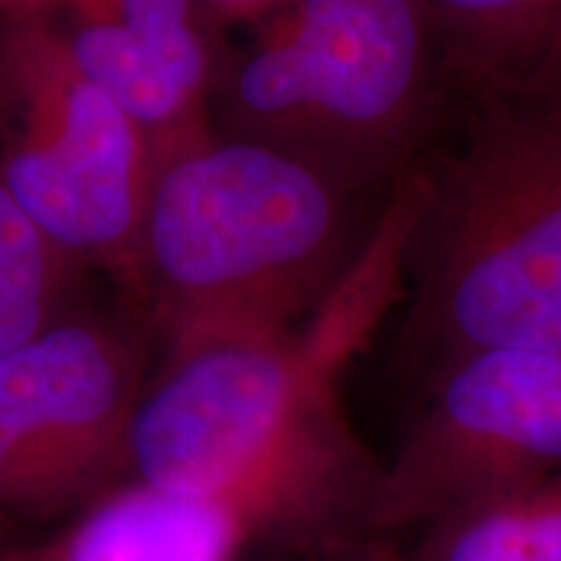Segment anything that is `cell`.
<instances>
[{"label":"cell","instance_id":"cell-1","mask_svg":"<svg viewBox=\"0 0 561 561\" xmlns=\"http://www.w3.org/2000/svg\"><path fill=\"white\" fill-rule=\"evenodd\" d=\"M453 104L460 136L409 178L405 331L437 369L491 348L561 354V89Z\"/></svg>","mask_w":561,"mask_h":561},{"label":"cell","instance_id":"cell-2","mask_svg":"<svg viewBox=\"0 0 561 561\" xmlns=\"http://www.w3.org/2000/svg\"><path fill=\"white\" fill-rule=\"evenodd\" d=\"M359 333L328 312L312 333H227L172 346L140 392L128 445L140 481L210 496L257 525L312 517L341 496L371 500L333 409V371Z\"/></svg>","mask_w":561,"mask_h":561},{"label":"cell","instance_id":"cell-3","mask_svg":"<svg viewBox=\"0 0 561 561\" xmlns=\"http://www.w3.org/2000/svg\"><path fill=\"white\" fill-rule=\"evenodd\" d=\"M356 203L289 153L214 130L159 167L133 273L172 346L291 331L362 255Z\"/></svg>","mask_w":561,"mask_h":561},{"label":"cell","instance_id":"cell-4","mask_svg":"<svg viewBox=\"0 0 561 561\" xmlns=\"http://www.w3.org/2000/svg\"><path fill=\"white\" fill-rule=\"evenodd\" d=\"M210 102L224 136L364 201L416 170L453 94L419 0H297L271 37L216 68Z\"/></svg>","mask_w":561,"mask_h":561},{"label":"cell","instance_id":"cell-5","mask_svg":"<svg viewBox=\"0 0 561 561\" xmlns=\"http://www.w3.org/2000/svg\"><path fill=\"white\" fill-rule=\"evenodd\" d=\"M159 164L149 140L70 58L60 24L0 32V178L76 263L136 271Z\"/></svg>","mask_w":561,"mask_h":561},{"label":"cell","instance_id":"cell-6","mask_svg":"<svg viewBox=\"0 0 561 561\" xmlns=\"http://www.w3.org/2000/svg\"><path fill=\"white\" fill-rule=\"evenodd\" d=\"M561 473V354L491 348L437 369L369 517L432 525Z\"/></svg>","mask_w":561,"mask_h":561},{"label":"cell","instance_id":"cell-7","mask_svg":"<svg viewBox=\"0 0 561 561\" xmlns=\"http://www.w3.org/2000/svg\"><path fill=\"white\" fill-rule=\"evenodd\" d=\"M138 371L121 335L62 318L0 356V507L45 510L125 453Z\"/></svg>","mask_w":561,"mask_h":561},{"label":"cell","instance_id":"cell-8","mask_svg":"<svg viewBox=\"0 0 561 561\" xmlns=\"http://www.w3.org/2000/svg\"><path fill=\"white\" fill-rule=\"evenodd\" d=\"M453 102L561 89V0H419Z\"/></svg>","mask_w":561,"mask_h":561},{"label":"cell","instance_id":"cell-9","mask_svg":"<svg viewBox=\"0 0 561 561\" xmlns=\"http://www.w3.org/2000/svg\"><path fill=\"white\" fill-rule=\"evenodd\" d=\"M250 533L227 502L138 481L91 507L34 561H231Z\"/></svg>","mask_w":561,"mask_h":561},{"label":"cell","instance_id":"cell-10","mask_svg":"<svg viewBox=\"0 0 561 561\" xmlns=\"http://www.w3.org/2000/svg\"><path fill=\"white\" fill-rule=\"evenodd\" d=\"M73 263L19 206L0 178V356L62 320Z\"/></svg>","mask_w":561,"mask_h":561},{"label":"cell","instance_id":"cell-11","mask_svg":"<svg viewBox=\"0 0 561 561\" xmlns=\"http://www.w3.org/2000/svg\"><path fill=\"white\" fill-rule=\"evenodd\" d=\"M426 561H561V473L437 525Z\"/></svg>","mask_w":561,"mask_h":561},{"label":"cell","instance_id":"cell-12","mask_svg":"<svg viewBox=\"0 0 561 561\" xmlns=\"http://www.w3.org/2000/svg\"><path fill=\"white\" fill-rule=\"evenodd\" d=\"M70 16L123 26L193 89L214 94L216 60L201 30L195 0H66Z\"/></svg>","mask_w":561,"mask_h":561},{"label":"cell","instance_id":"cell-13","mask_svg":"<svg viewBox=\"0 0 561 561\" xmlns=\"http://www.w3.org/2000/svg\"><path fill=\"white\" fill-rule=\"evenodd\" d=\"M210 3L221 5V9L227 11H255L263 9V5L276 3V0H210Z\"/></svg>","mask_w":561,"mask_h":561}]
</instances>
